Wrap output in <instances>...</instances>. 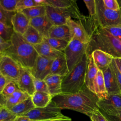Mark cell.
Listing matches in <instances>:
<instances>
[{"label":"cell","mask_w":121,"mask_h":121,"mask_svg":"<svg viewBox=\"0 0 121 121\" xmlns=\"http://www.w3.org/2000/svg\"><path fill=\"white\" fill-rule=\"evenodd\" d=\"M69 73L65 54L61 55L53 60L50 74L65 77Z\"/></svg>","instance_id":"obj_21"},{"label":"cell","mask_w":121,"mask_h":121,"mask_svg":"<svg viewBox=\"0 0 121 121\" xmlns=\"http://www.w3.org/2000/svg\"><path fill=\"white\" fill-rule=\"evenodd\" d=\"M104 6L111 10L118 11L120 10L119 3L117 0H103Z\"/></svg>","instance_id":"obj_40"},{"label":"cell","mask_w":121,"mask_h":121,"mask_svg":"<svg viewBox=\"0 0 121 121\" xmlns=\"http://www.w3.org/2000/svg\"><path fill=\"white\" fill-rule=\"evenodd\" d=\"M34 83L35 91L43 92L49 93L47 85L44 80L37 79L34 78Z\"/></svg>","instance_id":"obj_38"},{"label":"cell","mask_w":121,"mask_h":121,"mask_svg":"<svg viewBox=\"0 0 121 121\" xmlns=\"http://www.w3.org/2000/svg\"></svg>","instance_id":"obj_50"},{"label":"cell","mask_w":121,"mask_h":121,"mask_svg":"<svg viewBox=\"0 0 121 121\" xmlns=\"http://www.w3.org/2000/svg\"><path fill=\"white\" fill-rule=\"evenodd\" d=\"M88 43H83L73 38L68 43L63 52L69 72L80 62L86 54Z\"/></svg>","instance_id":"obj_8"},{"label":"cell","mask_w":121,"mask_h":121,"mask_svg":"<svg viewBox=\"0 0 121 121\" xmlns=\"http://www.w3.org/2000/svg\"><path fill=\"white\" fill-rule=\"evenodd\" d=\"M18 89L16 84L14 82L10 81L5 86L1 93L6 98H7Z\"/></svg>","instance_id":"obj_36"},{"label":"cell","mask_w":121,"mask_h":121,"mask_svg":"<svg viewBox=\"0 0 121 121\" xmlns=\"http://www.w3.org/2000/svg\"><path fill=\"white\" fill-rule=\"evenodd\" d=\"M44 5L57 8H68L77 4L74 0H43Z\"/></svg>","instance_id":"obj_29"},{"label":"cell","mask_w":121,"mask_h":121,"mask_svg":"<svg viewBox=\"0 0 121 121\" xmlns=\"http://www.w3.org/2000/svg\"><path fill=\"white\" fill-rule=\"evenodd\" d=\"M102 113L108 121H121V110L112 115Z\"/></svg>","instance_id":"obj_42"},{"label":"cell","mask_w":121,"mask_h":121,"mask_svg":"<svg viewBox=\"0 0 121 121\" xmlns=\"http://www.w3.org/2000/svg\"><path fill=\"white\" fill-rule=\"evenodd\" d=\"M118 1L119 3V5H120V10L121 11V0H118Z\"/></svg>","instance_id":"obj_49"},{"label":"cell","mask_w":121,"mask_h":121,"mask_svg":"<svg viewBox=\"0 0 121 121\" xmlns=\"http://www.w3.org/2000/svg\"><path fill=\"white\" fill-rule=\"evenodd\" d=\"M7 98L0 93V106H5Z\"/></svg>","instance_id":"obj_48"},{"label":"cell","mask_w":121,"mask_h":121,"mask_svg":"<svg viewBox=\"0 0 121 121\" xmlns=\"http://www.w3.org/2000/svg\"></svg>","instance_id":"obj_53"},{"label":"cell","mask_w":121,"mask_h":121,"mask_svg":"<svg viewBox=\"0 0 121 121\" xmlns=\"http://www.w3.org/2000/svg\"><path fill=\"white\" fill-rule=\"evenodd\" d=\"M43 41L53 49L61 52H64L69 43L64 40L49 37L43 38Z\"/></svg>","instance_id":"obj_30"},{"label":"cell","mask_w":121,"mask_h":121,"mask_svg":"<svg viewBox=\"0 0 121 121\" xmlns=\"http://www.w3.org/2000/svg\"><path fill=\"white\" fill-rule=\"evenodd\" d=\"M97 105L100 111L108 115L113 114L121 110V95H110L99 99Z\"/></svg>","instance_id":"obj_10"},{"label":"cell","mask_w":121,"mask_h":121,"mask_svg":"<svg viewBox=\"0 0 121 121\" xmlns=\"http://www.w3.org/2000/svg\"><path fill=\"white\" fill-rule=\"evenodd\" d=\"M112 66H113V68L114 69V71H115V75L116 77V78H117V84L121 94V74L120 73V72H119V71L118 70L117 66L113 60V59L112 61Z\"/></svg>","instance_id":"obj_43"},{"label":"cell","mask_w":121,"mask_h":121,"mask_svg":"<svg viewBox=\"0 0 121 121\" xmlns=\"http://www.w3.org/2000/svg\"><path fill=\"white\" fill-rule=\"evenodd\" d=\"M10 82L0 72V93H1L5 86Z\"/></svg>","instance_id":"obj_44"},{"label":"cell","mask_w":121,"mask_h":121,"mask_svg":"<svg viewBox=\"0 0 121 121\" xmlns=\"http://www.w3.org/2000/svg\"><path fill=\"white\" fill-rule=\"evenodd\" d=\"M1 53H2V52H1V51L0 50V54Z\"/></svg>","instance_id":"obj_51"},{"label":"cell","mask_w":121,"mask_h":121,"mask_svg":"<svg viewBox=\"0 0 121 121\" xmlns=\"http://www.w3.org/2000/svg\"><path fill=\"white\" fill-rule=\"evenodd\" d=\"M88 63L86 54L81 61L65 77L62 81V93L74 94L79 92L85 85V79Z\"/></svg>","instance_id":"obj_4"},{"label":"cell","mask_w":121,"mask_h":121,"mask_svg":"<svg viewBox=\"0 0 121 121\" xmlns=\"http://www.w3.org/2000/svg\"><path fill=\"white\" fill-rule=\"evenodd\" d=\"M94 93L98 97L99 99H103L108 95L106 91L104 75L102 71L98 70L95 78L94 81Z\"/></svg>","instance_id":"obj_23"},{"label":"cell","mask_w":121,"mask_h":121,"mask_svg":"<svg viewBox=\"0 0 121 121\" xmlns=\"http://www.w3.org/2000/svg\"><path fill=\"white\" fill-rule=\"evenodd\" d=\"M16 116L5 106L0 107V121H13Z\"/></svg>","instance_id":"obj_35"},{"label":"cell","mask_w":121,"mask_h":121,"mask_svg":"<svg viewBox=\"0 0 121 121\" xmlns=\"http://www.w3.org/2000/svg\"><path fill=\"white\" fill-rule=\"evenodd\" d=\"M22 12L29 19L46 15L45 5L31 7L23 10Z\"/></svg>","instance_id":"obj_28"},{"label":"cell","mask_w":121,"mask_h":121,"mask_svg":"<svg viewBox=\"0 0 121 121\" xmlns=\"http://www.w3.org/2000/svg\"><path fill=\"white\" fill-rule=\"evenodd\" d=\"M35 107L32 100L31 96H29L28 98L17 104L9 110L16 116H20L24 114Z\"/></svg>","instance_id":"obj_25"},{"label":"cell","mask_w":121,"mask_h":121,"mask_svg":"<svg viewBox=\"0 0 121 121\" xmlns=\"http://www.w3.org/2000/svg\"><path fill=\"white\" fill-rule=\"evenodd\" d=\"M45 6L46 16L53 26L66 25L69 18H74L84 21L86 18L80 13L77 4L68 8H57L47 5Z\"/></svg>","instance_id":"obj_6"},{"label":"cell","mask_w":121,"mask_h":121,"mask_svg":"<svg viewBox=\"0 0 121 121\" xmlns=\"http://www.w3.org/2000/svg\"><path fill=\"white\" fill-rule=\"evenodd\" d=\"M66 25L71 32L73 36V38L84 43H88L89 42L90 35L81 20L75 21L72 18H69L68 20Z\"/></svg>","instance_id":"obj_12"},{"label":"cell","mask_w":121,"mask_h":121,"mask_svg":"<svg viewBox=\"0 0 121 121\" xmlns=\"http://www.w3.org/2000/svg\"><path fill=\"white\" fill-rule=\"evenodd\" d=\"M91 121H93V120H90Z\"/></svg>","instance_id":"obj_52"},{"label":"cell","mask_w":121,"mask_h":121,"mask_svg":"<svg viewBox=\"0 0 121 121\" xmlns=\"http://www.w3.org/2000/svg\"><path fill=\"white\" fill-rule=\"evenodd\" d=\"M99 98L96 94L86 86L79 92L74 94L61 93L53 96L52 101L62 109H69L83 113L90 117L99 110Z\"/></svg>","instance_id":"obj_1"},{"label":"cell","mask_w":121,"mask_h":121,"mask_svg":"<svg viewBox=\"0 0 121 121\" xmlns=\"http://www.w3.org/2000/svg\"><path fill=\"white\" fill-rule=\"evenodd\" d=\"M11 24L14 32L23 35L30 25V19L22 12L17 11L12 17Z\"/></svg>","instance_id":"obj_15"},{"label":"cell","mask_w":121,"mask_h":121,"mask_svg":"<svg viewBox=\"0 0 121 121\" xmlns=\"http://www.w3.org/2000/svg\"><path fill=\"white\" fill-rule=\"evenodd\" d=\"M13 121H34L25 116H16Z\"/></svg>","instance_id":"obj_46"},{"label":"cell","mask_w":121,"mask_h":121,"mask_svg":"<svg viewBox=\"0 0 121 121\" xmlns=\"http://www.w3.org/2000/svg\"><path fill=\"white\" fill-rule=\"evenodd\" d=\"M87 32L90 40L88 43L86 54L89 57L95 50H99L112 56L121 58V42L102 28L89 26Z\"/></svg>","instance_id":"obj_2"},{"label":"cell","mask_w":121,"mask_h":121,"mask_svg":"<svg viewBox=\"0 0 121 121\" xmlns=\"http://www.w3.org/2000/svg\"><path fill=\"white\" fill-rule=\"evenodd\" d=\"M18 1V0H0V5L6 11L15 12Z\"/></svg>","instance_id":"obj_34"},{"label":"cell","mask_w":121,"mask_h":121,"mask_svg":"<svg viewBox=\"0 0 121 121\" xmlns=\"http://www.w3.org/2000/svg\"><path fill=\"white\" fill-rule=\"evenodd\" d=\"M102 28L121 42V26H111Z\"/></svg>","instance_id":"obj_37"},{"label":"cell","mask_w":121,"mask_h":121,"mask_svg":"<svg viewBox=\"0 0 121 121\" xmlns=\"http://www.w3.org/2000/svg\"><path fill=\"white\" fill-rule=\"evenodd\" d=\"M34 46L39 55L50 59L54 60L64 54L63 52L53 49L44 41Z\"/></svg>","instance_id":"obj_20"},{"label":"cell","mask_w":121,"mask_h":121,"mask_svg":"<svg viewBox=\"0 0 121 121\" xmlns=\"http://www.w3.org/2000/svg\"><path fill=\"white\" fill-rule=\"evenodd\" d=\"M48 37L62 39L69 42L73 36L69 26L64 25L52 26L49 31Z\"/></svg>","instance_id":"obj_18"},{"label":"cell","mask_w":121,"mask_h":121,"mask_svg":"<svg viewBox=\"0 0 121 121\" xmlns=\"http://www.w3.org/2000/svg\"><path fill=\"white\" fill-rule=\"evenodd\" d=\"M102 72L108 95H121L112 62L106 69Z\"/></svg>","instance_id":"obj_13"},{"label":"cell","mask_w":121,"mask_h":121,"mask_svg":"<svg viewBox=\"0 0 121 121\" xmlns=\"http://www.w3.org/2000/svg\"><path fill=\"white\" fill-rule=\"evenodd\" d=\"M41 5H44L43 0H18L16 10L21 12L25 9Z\"/></svg>","instance_id":"obj_31"},{"label":"cell","mask_w":121,"mask_h":121,"mask_svg":"<svg viewBox=\"0 0 121 121\" xmlns=\"http://www.w3.org/2000/svg\"><path fill=\"white\" fill-rule=\"evenodd\" d=\"M15 12L7 11L5 10L0 5V22L8 26L12 27L11 18Z\"/></svg>","instance_id":"obj_32"},{"label":"cell","mask_w":121,"mask_h":121,"mask_svg":"<svg viewBox=\"0 0 121 121\" xmlns=\"http://www.w3.org/2000/svg\"><path fill=\"white\" fill-rule=\"evenodd\" d=\"M14 33L12 27H9L0 22V37L5 41L9 42Z\"/></svg>","instance_id":"obj_33"},{"label":"cell","mask_w":121,"mask_h":121,"mask_svg":"<svg viewBox=\"0 0 121 121\" xmlns=\"http://www.w3.org/2000/svg\"><path fill=\"white\" fill-rule=\"evenodd\" d=\"M63 77L59 75L50 74L44 79V80L47 85L49 93L52 97L62 93L61 86Z\"/></svg>","instance_id":"obj_19"},{"label":"cell","mask_w":121,"mask_h":121,"mask_svg":"<svg viewBox=\"0 0 121 121\" xmlns=\"http://www.w3.org/2000/svg\"><path fill=\"white\" fill-rule=\"evenodd\" d=\"M31 98L35 108H43L47 106L51 102L52 97L49 93L35 91Z\"/></svg>","instance_id":"obj_24"},{"label":"cell","mask_w":121,"mask_h":121,"mask_svg":"<svg viewBox=\"0 0 121 121\" xmlns=\"http://www.w3.org/2000/svg\"><path fill=\"white\" fill-rule=\"evenodd\" d=\"M89 13V17L90 18H93L95 15L96 13V4L95 0H84Z\"/></svg>","instance_id":"obj_39"},{"label":"cell","mask_w":121,"mask_h":121,"mask_svg":"<svg viewBox=\"0 0 121 121\" xmlns=\"http://www.w3.org/2000/svg\"><path fill=\"white\" fill-rule=\"evenodd\" d=\"M22 36L28 43L33 45L41 43L43 42V37L42 35L31 25H29Z\"/></svg>","instance_id":"obj_26"},{"label":"cell","mask_w":121,"mask_h":121,"mask_svg":"<svg viewBox=\"0 0 121 121\" xmlns=\"http://www.w3.org/2000/svg\"><path fill=\"white\" fill-rule=\"evenodd\" d=\"M10 42H8L0 37V50L2 53L10 45Z\"/></svg>","instance_id":"obj_45"},{"label":"cell","mask_w":121,"mask_h":121,"mask_svg":"<svg viewBox=\"0 0 121 121\" xmlns=\"http://www.w3.org/2000/svg\"><path fill=\"white\" fill-rule=\"evenodd\" d=\"M113 60L117 66V68L121 74V58H113Z\"/></svg>","instance_id":"obj_47"},{"label":"cell","mask_w":121,"mask_h":121,"mask_svg":"<svg viewBox=\"0 0 121 121\" xmlns=\"http://www.w3.org/2000/svg\"><path fill=\"white\" fill-rule=\"evenodd\" d=\"M91 55L97 68L102 71L109 67L113 59L112 56L99 50L94 51Z\"/></svg>","instance_id":"obj_16"},{"label":"cell","mask_w":121,"mask_h":121,"mask_svg":"<svg viewBox=\"0 0 121 121\" xmlns=\"http://www.w3.org/2000/svg\"><path fill=\"white\" fill-rule=\"evenodd\" d=\"M30 25L36 29L43 38L48 37L49 31L53 26L46 15L30 19Z\"/></svg>","instance_id":"obj_17"},{"label":"cell","mask_w":121,"mask_h":121,"mask_svg":"<svg viewBox=\"0 0 121 121\" xmlns=\"http://www.w3.org/2000/svg\"><path fill=\"white\" fill-rule=\"evenodd\" d=\"M89 118L90 120L94 121H108L99 110L95 112Z\"/></svg>","instance_id":"obj_41"},{"label":"cell","mask_w":121,"mask_h":121,"mask_svg":"<svg viewBox=\"0 0 121 121\" xmlns=\"http://www.w3.org/2000/svg\"><path fill=\"white\" fill-rule=\"evenodd\" d=\"M88 63L85 76V83L86 87L94 93V81L96 76L98 69L95 65L92 55L88 57Z\"/></svg>","instance_id":"obj_22"},{"label":"cell","mask_w":121,"mask_h":121,"mask_svg":"<svg viewBox=\"0 0 121 121\" xmlns=\"http://www.w3.org/2000/svg\"><path fill=\"white\" fill-rule=\"evenodd\" d=\"M18 88L32 96L35 92L34 78L29 70L24 69L18 81L15 83Z\"/></svg>","instance_id":"obj_14"},{"label":"cell","mask_w":121,"mask_h":121,"mask_svg":"<svg viewBox=\"0 0 121 121\" xmlns=\"http://www.w3.org/2000/svg\"><path fill=\"white\" fill-rule=\"evenodd\" d=\"M24 69L9 55L4 53L0 54V72L9 81L16 83Z\"/></svg>","instance_id":"obj_9"},{"label":"cell","mask_w":121,"mask_h":121,"mask_svg":"<svg viewBox=\"0 0 121 121\" xmlns=\"http://www.w3.org/2000/svg\"><path fill=\"white\" fill-rule=\"evenodd\" d=\"M96 13L91 19L88 17L91 24L95 27L104 28L111 26H121V11H115L106 8L103 0H95Z\"/></svg>","instance_id":"obj_5"},{"label":"cell","mask_w":121,"mask_h":121,"mask_svg":"<svg viewBox=\"0 0 121 121\" xmlns=\"http://www.w3.org/2000/svg\"><path fill=\"white\" fill-rule=\"evenodd\" d=\"M53 60L39 55L33 68L29 70L33 78L40 80H44L50 74L51 66Z\"/></svg>","instance_id":"obj_11"},{"label":"cell","mask_w":121,"mask_h":121,"mask_svg":"<svg viewBox=\"0 0 121 121\" xmlns=\"http://www.w3.org/2000/svg\"><path fill=\"white\" fill-rule=\"evenodd\" d=\"M21 116H26L34 121H72L70 118L61 113V109L52 101L45 107L35 108Z\"/></svg>","instance_id":"obj_7"},{"label":"cell","mask_w":121,"mask_h":121,"mask_svg":"<svg viewBox=\"0 0 121 121\" xmlns=\"http://www.w3.org/2000/svg\"><path fill=\"white\" fill-rule=\"evenodd\" d=\"M29 96H30L28 94L18 89L7 98L5 107L9 110L14 106L25 100Z\"/></svg>","instance_id":"obj_27"},{"label":"cell","mask_w":121,"mask_h":121,"mask_svg":"<svg viewBox=\"0 0 121 121\" xmlns=\"http://www.w3.org/2000/svg\"><path fill=\"white\" fill-rule=\"evenodd\" d=\"M9 46L2 52L14 60L23 68L31 69L39 54L34 45L28 43L22 35L14 32Z\"/></svg>","instance_id":"obj_3"}]
</instances>
